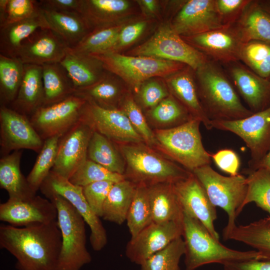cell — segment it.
Returning <instances> with one entry per match:
<instances>
[{
    "label": "cell",
    "instance_id": "obj_20",
    "mask_svg": "<svg viewBox=\"0 0 270 270\" xmlns=\"http://www.w3.org/2000/svg\"><path fill=\"white\" fill-rule=\"evenodd\" d=\"M57 216L55 204L39 196L24 200L8 198L0 204V220L14 226L49 223L56 220Z\"/></svg>",
    "mask_w": 270,
    "mask_h": 270
},
{
    "label": "cell",
    "instance_id": "obj_43",
    "mask_svg": "<svg viewBox=\"0 0 270 270\" xmlns=\"http://www.w3.org/2000/svg\"><path fill=\"white\" fill-rule=\"evenodd\" d=\"M184 252L181 236L146 259L140 265V270H180V262Z\"/></svg>",
    "mask_w": 270,
    "mask_h": 270
},
{
    "label": "cell",
    "instance_id": "obj_14",
    "mask_svg": "<svg viewBox=\"0 0 270 270\" xmlns=\"http://www.w3.org/2000/svg\"><path fill=\"white\" fill-rule=\"evenodd\" d=\"M182 38L209 60L220 64L240 61L244 43L232 25Z\"/></svg>",
    "mask_w": 270,
    "mask_h": 270
},
{
    "label": "cell",
    "instance_id": "obj_38",
    "mask_svg": "<svg viewBox=\"0 0 270 270\" xmlns=\"http://www.w3.org/2000/svg\"><path fill=\"white\" fill-rule=\"evenodd\" d=\"M126 222L131 238L136 236L143 229L152 222L146 185L142 184L136 185Z\"/></svg>",
    "mask_w": 270,
    "mask_h": 270
},
{
    "label": "cell",
    "instance_id": "obj_21",
    "mask_svg": "<svg viewBox=\"0 0 270 270\" xmlns=\"http://www.w3.org/2000/svg\"><path fill=\"white\" fill-rule=\"evenodd\" d=\"M174 186L184 212L198 220L214 238L220 240L214 224L217 218L216 207L195 176L192 172L188 178L174 183Z\"/></svg>",
    "mask_w": 270,
    "mask_h": 270
},
{
    "label": "cell",
    "instance_id": "obj_51",
    "mask_svg": "<svg viewBox=\"0 0 270 270\" xmlns=\"http://www.w3.org/2000/svg\"><path fill=\"white\" fill-rule=\"evenodd\" d=\"M250 0H216V10L223 26L234 24Z\"/></svg>",
    "mask_w": 270,
    "mask_h": 270
},
{
    "label": "cell",
    "instance_id": "obj_29",
    "mask_svg": "<svg viewBox=\"0 0 270 270\" xmlns=\"http://www.w3.org/2000/svg\"><path fill=\"white\" fill-rule=\"evenodd\" d=\"M148 188L153 222H182L184 209L174 184L159 183Z\"/></svg>",
    "mask_w": 270,
    "mask_h": 270
},
{
    "label": "cell",
    "instance_id": "obj_52",
    "mask_svg": "<svg viewBox=\"0 0 270 270\" xmlns=\"http://www.w3.org/2000/svg\"><path fill=\"white\" fill-rule=\"evenodd\" d=\"M211 158L220 170L229 174L230 176H235L238 174L240 160L238 154L233 150H220L211 154Z\"/></svg>",
    "mask_w": 270,
    "mask_h": 270
},
{
    "label": "cell",
    "instance_id": "obj_8",
    "mask_svg": "<svg viewBox=\"0 0 270 270\" xmlns=\"http://www.w3.org/2000/svg\"><path fill=\"white\" fill-rule=\"evenodd\" d=\"M192 172L202 184L212 204L226 213L228 223L222 230V236H225L236 226V218L242 210L248 191L246 178L240 174L224 176L210 164L197 168Z\"/></svg>",
    "mask_w": 270,
    "mask_h": 270
},
{
    "label": "cell",
    "instance_id": "obj_3",
    "mask_svg": "<svg viewBox=\"0 0 270 270\" xmlns=\"http://www.w3.org/2000/svg\"><path fill=\"white\" fill-rule=\"evenodd\" d=\"M118 148L125 161L126 178L136 184H174L192 174L144 142L118 144Z\"/></svg>",
    "mask_w": 270,
    "mask_h": 270
},
{
    "label": "cell",
    "instance_id": "obj_24",
    "mask_svg": "<svg viewBox=\"0 0 270 270\" xmlns=\"http://www.w3.org/2000/svg\"><path fill=\"white\" fill-rule=\"evenodd\" d=\"M170 93L194 118L199 120L205 128H212L211 120L204 112L198 96L195 70L186 66L164 78Z\"/></svg>",
    "mask_w": 270,
    "mask_h": 270
},
{
    "label": "cell",
    "instance_id": "obj_18",
    "mask_svg": "<svg viewBox=\"0 0 270 270\" xmlns=\"http://www.w3.org/2000/svg\"><path fill=\"white\" fill-rule=\"evenodd\" d=\"M180 36L202 34L224 26L216 0H187L169 21Z\"/></svg>",
    "mask_w": 270,
    "mask_h": 270
},
{
    "label": "cell",
    "instance_id": "obj_42",
    "mask_svg": "<svg viewBox=\"0 0 270 270\" xmlns=\"http://www.w3.org/2000/svg\"><path fill=\"white\" fill-rule=\"evenodd\" d=\"M126 22L92 30L79 44L70 48L74 52L88 55L108 52Z\"/></svg>",
    "mask_w": 270,
    "mask_h": 270
},
{
    "label": "cell",
    "instance_id": "obj_35",
    "mask_svg": "<svg viewBox=\"0 0 270 270\" xmlns=\"http://www.w3.org/2000/svg\"><path fill=\"white\" fill-rule=\"evenodd\" d=\"M136 185L126 178L114 183L104 203L102 218L118 224L126 222Z\"/></svg>",
    "mask_w": 270,
    "mask_h": 270
},
{
    "label": "cell",
    "instance_id": "obj_40",
    "mask_svg": "<svg viewBox=\"0 0 270 270\" xmlns=\"http://www.w3.org/2000/svg\"><path fill=\"white\" fill-rule=\"evenodd\" d=\"M246 178L248 191L242 206V210L250 202L256 205L268 213L267 218L270 222V172L259 168L248 170Z\"/></svg>",
    "mask_w": 270,
    "mask_h": 270
},
{
    "label": "cell",
    "instance_id": "obj_58",
    "mask_svg": "<svg viewBox=\"0 0 270 270\" xmlns=\"http://www.w3.org/2000/svg\"><path fill=\"white\" fill-rule=\"evenodd\" d=\"M268 79L270 81V76L268 78Z\"/></svg>",
    "mask_w": 270,
    "mask_h": 270
},
{
    "label": "cell",
    "instance_id": "obj_55",
    "mask_svg": "<svg viewBox=\"0 0 270 270\" xmlns=\"http://www.w3.org/2000/svg\"><path fill=\"white\" fill-rule=\"evenodd\" d=\"M142 15L148 18L154 19L158 16L162 2L156 0H136Z\"/></svg>",
    "mask_w": 270,
    "mask_h": 270
},
{
    "label": "cell",
    "instance_id": "obj_11",
    "mask_svg": "<svg viewBox=\"0 0 270 270\" xmlns=\"http://www.w3.org/2000/svg\"><path fill=\"white\" fill-rule=\"evenodd\" d=\"M40 190L47 198L54 194L62 196L78 210L90 228V240L94 250L100 251L106 246L108 242L106 230L100 218L87 202L82 187L72 184L68 179L51 170Z\"/></svg>",
    "mask_w": 270,
    "mask_h": 270
},
{
    "label": "cell",
    "instance_id": "obj_10",
    "mask_svg": "<svg viewBox=\"0 0 270 270\" xmlns=\"http://www.w3.org/2000/svg\"><path fill=\"white\" fill-rule=\"evenodd\" d=\"M212 128L232 132L250 150L248 170H256L270 151V106L240 120H212Z\"/></svg>",
    "mask_w": 270,
    "mask_h": 270
},
{
    "label": "cell",
    "instance_id": "obj_26",
    "mask_svg": "<svg viewBox=\"0 0 270 270\" xmlns=\"http://www.w3.org/2000/svg\"><path fill=\"white\" fill-rule=\"evenodd\" d=\"M44 96L42 66L24 64L17 96L9 107L29 118L42 106Z\"/></svg>",
    "mask_w": 270,
    "mask_h": 270
},
{
    "label": "cell",
    "instance_id": "obj_1",
    "mask_svg": "<svg viewBox=\"0 0 270 270\" xmlns=\"http://www.w3.org/2000/svg\"><path fill=\"white\" fill-rule=\"evenodd\" d=\"M61 246L57 220L22 228L0 226V247L15 257L18 270H57Z\"/></svg>",
    "mask_w": 270,
    "mask_h": 270
},
{
    "label": "cell",
    "instance_id": "obj_37",
    "mask_svg": "<svg viewBox=\"0 0 270 270\" xmlns=\"http://www.w3.org/2000/svg\"><path fill=\"white\" fill-rule=\"evenodd\" d=\"M24 64L18 57L0 54V104L10 106L15 100L22 80Z\"/></svg>",
    "mask_w": 270,
    "mask_h": 270
},
{
    "label": "cell",
    "instance_id": "obj_25",
    "mask_svg": "<svg viewBox=\"0 0 270 270\" xmlns=\"http://www.w3.org/2000/svg\"><path fill=\"white\" fill-rule=\"evenodd\" d=\"M124 82L106 70L99 80L87 87L75 90L73 95L106 108H118L121 102L129 92Z\"/></svg>",
    "mask_w": 270,
    "mask_h": 270
},
{
    "label": "cell",
    "instance_id": "obj_36",
    "mask_svg": "<svg viewBox=\"0 0 270 270\" xmlns=\"http://www.w3.org/2000/svg\"><path fill=\"white\" fill-rule=\"evenodd\" d=\"M114 144L104 135L94 130L88 146V159L113 172L124 175L125 161Z\"/></svg>",
    "mask_w": 270,
    "mask_h": 270
},
{
    "label": "cell",
    "instance_id": "obj_50",
    "mask_svg": "<svg viewBox=\"0 0 270 270\" xmlns=\"http://www.w3.org/2000/svg\"><path fill=\"white\" fill-rule=\"evenodd\" d=\"M114 184L110 181H102L82 188L87 202L100 218L102 216L104 203Z\"/></svg>",
    "mask_w": 270,
    "mask_h": 270
},
{
    "label": "cell",
    "instance_id": "obj_56",
    "mask_svg": "<svg viewBox=\"0 0 270 270\" xmlns=\"http://www.w3.org/2000/svg\"><path fill=\"white\" fill-rule=\"evenodd\" d=\"M259 168H264L270 172V151L256 169Z\"/></svg>",
    "mask_w": 270,
    "mask_h": 270
},
{
    "label": "cell",
    "instance_id": "obj_32",
    "mask_svg": "<svg viewBox=\"0 0 270 270\" xmlns=\"http://www.w3.org/2000/svg\"><path fill=\"white\" fill-rule=\"evenodd\" d=\"M42 10L50 29L60 36L70 48L76 46L90 32L78 12Z\"/></svg>",
    "mask_w": 270,
    "mask_h": 270
},
{
    "label": "cell",
    "instance_id": "obj_2",
    "mask_svg": "<svg viewBox=\"0 0 270 270\" xmlns=\"http://www.w3.org/2000/svg\"><path fill=\"white\" fill-rule=\"evenodd\" d=\"M199 98L212 120H234L254 113L242 104L220 64L208 60L195 70Z\"/></svg>",
    "mask_w": 270,
    "mask_h": 270
},
{
    "label": "cell",
    "instance_id": "obj_33",
    "mask_svg": "<svg viewBox=\"0 0 270 270\" xmlns=\"http://www.w3.org/2000/svg\"><path fill=\"white\" fill-rule=\"evenodd\" d=\"M223 238L250 246L258 252V260H270V222L267 218L246 225L236 226Z\"/></svg>",
    "mask_w": 270,
    "mask_h": 270
},
{
    "label": "cell",
    "instance_id": "obj_53",
    "mask_svg": "<svg viewBox=\"0 0 270 270\" xmlns=\"http://www.w3.org/2000/svg\"><path fill=\"white\" fill-rule=\"evenodd\" d=\"M38 4L43 10L56 12H79L80 0H41Z\"/></svg>",
    "mask_w": 270,
    "mask_h": 270
},
{
    "label": "cell",
    "instance_id": "obj_5",
    "mask_svg": "<svg viewBox=\"0 0 270 270\" xmlns=\"http://www.w3.org/2000/svg\"><path fill=\"white\" fill-rule=\"evenodd\" d=\"M48 199L56 208L57 222L62 236L57 270H80L92 260L86 246V222L64 198L54 194Z\"/></svg>",
    "mask_w": 270,
    "mask_h": 270
},
{
    "label": "cell",
    "instance_id": "obj_27",
    "mask_svg": "<svg viewBox=\"0 0 270 270\" xmlns=\"http://www.w3.org/2000/svg\"><path fill=\"white\" fill-rule=\"evenodd\" d=\"M44 28H50L41 8L28 18L0 26V54L17 57L22 44L38 30Z\"/></svg>",
    "mask_w": 270,
    "mask_h": 270
},
{
    "label": "cell",
    "instance_id": "obj_54",
    "mask_svg": "<svg viewBox=\"0 0 270 270\" xmlns=\"http://www.w3.org/2000/svg\"><path fill=\"white\" fill-rule=\"evenodd\" d=\"M224 270H270V260L252 259L233 261L222 264Z\"/></svg>",
    "mask_w": 270,
    "mask_h": 270
},
{
    "label": "cell",
    "instance_id": "obj_7",
    "mask_svg": "<svg viewBox=\"0 0 270 270\" xmlns=\"http://www.w3.org/2000/svg\"><path fill=\"white\" fill-rule=\"evenodd\" d=\"M90 56L98 60L106 70L120 78L134 93L146 80L156 77L164 78L186 66L173 61L122 53L105 52Z\"/></svg>",
    "mask_w": 270,
    "mask_h": 270
},
{
    "label": "cell",
    "instance_id": "obj_19",
    "mask_svg": "<svg viewBox=\"0 0 270 270\" xmlns=\"http://www.w3.org/2000/svg\"><path fill=\"white\" fill-rule=\"evenodd\" d=\"M140 11L136 0H80L78 12L91 32L138 18Z\"/></svg>",
    "mask_w": 270,
    "mask_h": 270
},
{
    "label": "cell",
    "instance_id": "obj_31",
    "mask_svg": "<svg viewBox=\"0 0 270 270\" xmlns=\"http://www.w3.org/2000/svg\"><path fill=\"white\" fill-rule=\"evenodd\" d=\"M22 156V151L16 150L0 159V187L8 192L10 198L24 200L36 196L21 172Z\"/></svg>",
    "mask_w": 270,
    "mask_h": 270
},
{
    "label": "cell",
    "instance_id": "obj_57",
    "mask_svg": "<svg viewBox=\"0 0 270 270\" xmlns=\"http://www.w3.org/2000/svg\"><path fill=\"white\" fill-rule=\"evenodd\" d=\"M263 9L270 16V0H258Z\"/></svg>",
    "mask_w": 270,
    "mask_h": 270
},
{
    "label": "cell",
    "instance_id": "obj_4",
    "mask_svg": "<svg viewBox=\"0 0 270 270\" xmlns=\"http://www.w3.org/2000/svg\"><path fill=\"white\" fill-rule=\"evenodd\" d=\"M182 228L186 270H196L210 264H223L230 262L258 260L256 250L240 251L224 246L198 220L184 212Z\"/></svg>",
    "mask_w": 270,
    "mask_h": 270
},
{
    "label": "cell",
    "instance_id": "obj_23",
    "mask_svg": "<svg viewBox=\"0 0 270 270\" xmlns=\"http://www.w3.org/2000/svg\"><path fill=\"white\" fill-rule=\"evenodd\" d=\"M70 48L51 29H40L22 44L17 57L24 64L43 66L60 63Z\"/></svg>",
    "mask_w": 270,
    "mask_h": 270
},
{
    "label": "cell",
    "instance_id": "obj_48",
    "mask_svg": "<svg viewBox=\"0 0 270 270\" xmlns=\"http://www.w3.org/2000/svg\"><path fill=\"white\" fill-rule=\"evenodd\" d=\"M154 21L142 16L125 23L108 52L122 53L142 38Z\"/></svg>",
    "mask_w": 270,
    "mask_h": 270
},
{
    "label": "cell",
    "instance_id": "obj_9",
    "mask_svg": "<svg viewBox=\"0 0 270 270\" xmlns=\"http://www.w3.org/2000/svg\"><path fill=\"white\" fill-rule=\"evenodd\" d=\"M124 54L180 62L194 70L209 60L186 42L172 28L168 21L159 26L146 41Z\"/></svg>",
    "mask_w": 270,
    "mask_h": 270
},
{
    "label": "cell",
    "instance_id": "obj_13",
    "mask_svg": "<svg viewBox=\"0 0 270 270\" xmlns=\"http://www.w3.org/2000/svg\"><path fill=\"white\" fill-rule=\"evenodd\" d=\"M44 142L28 116L9 106H0L1 157L22 149L38 153Z\"/></svg>",
    "mask_w": 270,
    "mask_h": 270
},
{
    "label": "cell",
    "instance_id": "obj_30",
    "mask_svg": "<svg viewBox=\"0 0 270 270\" xmlns=\"http://www.w3.org/2000/svg\"><path fill=\"white\" fill-rule=\"evenodd\" d=\"M232 26L244 44L258 41L270 44V16L258 0H251Z\"/></svg>",
    "mask_w": 270,
    "mask_h": 270
},
{
    "label": "cell",
    "instance_id": "obj_39",
    "mask_svg": "<svg viewBox=\"0 0 270 270\" xmlns=\"http://www.w3.org/2000/svg\"><path fill=\"white\" fill-rule=\"evenodd\" d=\"M62 136H56L44 140L36 161L26 177L30 188L35 193L40 189L54 165Z\"/></svg>",
    "mask_w": 270,
    "mask_h": 270
},
{
    "label": "cell",
    "instance_id": "obj_16",
    "mask_svg": "<svg viewBox=\"0 0 270 270\" xmlns=\"http://www.w3.org/2000/svg\"><path fill=\"white\" fill-rule=\"evenodd\" d=\"M182 222H152L136 236L130 238L126 248V256L140 266L151 256L182 236Z\"/></svg>",
    "mask_w": 270,
    "mask_h": 270
},
{
    "label": "cell",
    "instance_id": "obj_34",
    "mask_svg": "<svg viewBox=\"0 0 270 270\" xmlns=\"http://www.w3.org/2000/svg\"><path fill=\"white\" fill-rule=\"evenodd\" d=\"M42 78L44 92L42 106L61 102L75 92L70 78L60 63L42 66Z\"/></svg>",
    "mask_w": 270,
    "mask_h": 270
},
{
    "label": "cell",
    "instance_id": "obj_45",
    "mask_svg": "<svg viewBox=\"0 0 270 270\" xmlns=\"http://www.w3.org/2000/svg\"><path fill=\"white\" fill-rule=\"evenodd\" d=\"M118 109L128 118L135 130L141 136L146 144L158 148V142L154 132L150 128L140 107L129 92L120 102Z\"/></svg>",
    "mask_w": 270,
    "mask_h": 270
},
{
    "label": "cell",
    "instance_id": "obj_49",
    "mask_svg": "<svg viewBox=\"0 0 270 270\" xmlns=\"http://www.w3.org/2000/svg\"><path fill=\"white\" fill-rule=\"evenodd\" d=\"M138 104L148 110L168 97L170 92L162 78H153L144 82L135 93Z\"/></svg>",
    "mask_w": 270,
    "mask_h": 270
},
{
    "label": "cell",
    "instance_id": "obj_44",
    "mask_svg": "<svg viewBox=\"0 0 270 270\" xmlns=\"http://www.w3.org/2000/svg\"><path fill=\"white\" fill-rule=\"evenodd\" d=\"M240 62L264 78L270 76V44L258 41L244 44Z\"/></svg>",
    "mask_w": 270,
    "mask_h": 270
},
{
    "label": "cell",
    "instance_id": "obj_6",
    "mask_svg": "<svg viewBox=\"0 0 270 270\" xmlns=\"http://www.w3.org/2000/svg\"><path fill=\"white\" fill-rule=\"evenodd\" d=\"M201 123L199 120L193 118L177 126L154 132L158 148L190 172L210 164L211 162V154L202 142Z\"/></svg>",
    "mask_w": 270,
    "mask_h": 270
},
{
    "label": "cell",
    "instance_id": "obj_15",
    "mask_svg": "<svg viewBox=\"0 0 270 270\" xmlns=\"http://www.w3.org/2000/svg\"><path fill=\"white\" fill-rule=\"evenodd\" d=\"M82 118L94 130L116 144L144 142L127 116L118 108H106L86 102Z\"/></svg>",
    "mask_w": 270,
    "mask_h": 270
},
{
    "label": "cell",
    "instance_id": "obj_47",
    "mask_svg": "<svg viewBox=\"0 0 270 270\" xmlns=\"http://www.w3.org/2000/svg\"><path fill=\"white\" fill-rule=\"evenodd\" d=\"M40 9L34 0H0V27L28 18Z\"/></svg>",
    "mask_w": 270,
    "mask_h": 270
},
{
    "label": "cell",
    "instance_id": "obj_28",
    "mask_svg": "<svg viewBox=\"0 0 270 270\" xmlns=\"http://www.w3.org/2000/svg\"><path fill=\"white\" fill-rule=\"evenodd\" d=\"M60 63L70 78L75 90L94 84L106 72L98 60L90 55L74 52L70 48Z\"/></svg>",
    "mask_w": 270,
    "mask_h": 270
},
{
    "label": "cell",
    "instance_id": "obj_46",
    "mask_svg": "<svg viewBox=\"0 0 270 270\" xmlns=\"http://www.w3.org/2000/svg\"><path fill=\"white\" fill-rule=\"evenodd\" d=\"M125 178L124 175L113 172L87 159L68 180L72 184L82 188L96 182L110 181L115 183Z\"/></svg>",
    "mask_w": 270,
    "mask_h": 270
},
{
    "label": "cell",
    "instance_id": "obj_17",
    "mask_svg": "<svg viewBox=\"0 0 270 270\" xmlns=\"http://www.w3.org/2000/svg\"><path fill=\"white\" fill-rule=\"evenodd\" d=\"M94 130L82 118L60 138L52 171L69 180L88 159L89 142Z\"/></svg>",
    "mask_w": 270,
    "mask_h": 270
},
{
    "label": "cell",
    "instance_id": "obj_41",
    "mask_svg": "<svg viewBox=\"0 0 270 270\" xmlns=\"http://www.w3.org/2000/svg\"><path fill=\"white\" fill-rule=\"evenodd\" d=\"M152 122L164 128L181 125L193 118L187 110L172 95L148 111Z\"/></svg>",
    "mask_w": 270,
    "mask_h": 270
},
{
    "label": "cell",
    "instance_id": "obj_12",
    "mask_svg": "<svg viewBox=\"0 0 270 270\" xmlns=\"http://www.w3.org/2000/svg\"><path fill=\"white\" fill-rule=\"evenodd\" d=\"M86 102L72 95L58 102L38 108L29 118L40 138L62 136L82 118Z\"/></svg>",
    "mask_w": 270,
    "mask_h": 270
},
{
    "label": "cell",
    "instance_id": "obj_22",
    "mask_svg": "<svg viewBox=\"0 0 270 270\" xmlns=\"http://www.w3.org/2000/svg\"><path fill=\"white\" fill-rule=\"evenodd\" d=\"M226 72L253 113L270 106V81L256 74L240 61L224 65Z\"/></svg>",
    "mask_w": 270,
    "mask_h": 270
}]
</instances>
